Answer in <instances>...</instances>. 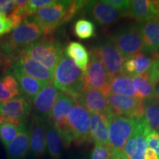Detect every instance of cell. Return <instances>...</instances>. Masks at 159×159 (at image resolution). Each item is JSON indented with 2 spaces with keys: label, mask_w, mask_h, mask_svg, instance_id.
Listing matches in <instances>:
<instances>
[{
  "label": "cell",
  "mask_w": 159,
  "mask_h": 159,
  "mask_svg": "<svg viewBox=\"0 0 159 159\" xmlns=\"http://www.w3.org/2000/svg\"><path fill=\"white\" fill-rule=\"evenodd\" d=\"M109 118V143L113 151H123L127 141L132 134L134 119H130L110 112Z\"/></svg>",
  "instance_id": "30bf717a"
},
{
  "label": "cell",
  "mask_w": 159,
  "mask_h": 159,
  "mask_svg": "<svg viewBox=\"0 0 159 159\" xmlns=\"http://www.w3.org/2000/svg\"><path fill=\"white\" fill-rule=\"evenodd\" d=\"M107 98L109 109L113 114L130 119L144 116V100L113 93H111Z\"/></svg>",
  "instance_id": "7c38bea8"
},
{
  "label": "cell",
  "mask_w": 159,
  "mask_h": 159,
  "mask_svg": "<svg viewBox=\"0 0 159 159\" xmlns=\"http://www.w3.org/2000/svg\"><path fill=\"white\" fill-rule=\"evenodd\" d=\"M57 0H29L27 11L30 16L35 14L38 11L43 7L49 6L56 2Z\"/></svg>",
  "instance_id": "e575fe53"
},
{
  "label": "cell",
  "mask_w": 159,
  "mask_h": 159,
  "mask_svg": "<svg viewBox=\"0 0 159 159\" xmlns=\"http://www.w3.org/2000/svg\"><path fill=\"white\" fill-rule=\"evenodd\" d=\"M13 30L11 21L5 15L0 13V39L4 35Z\"/></svg>",
  "instance_id": "8d00e7d4"
},
{
  "label": "cell",
  "mask_w": 159,
  "mask_h": 159,
  "mask_svg": "<svg viewBox=\"0 0 159 159\" xmlns=\"http://www.w3.org/2000/svg\"><path fill=\"white\" fill-rule=\"evenodd\" d=\"M85 6L94 21L102 26L110 25L125 15L122 11L104 1H89Z\"/></svg>",
  "instance_id": "e0dca14e"
},
{
  "label": "cell",
  "mask_w": 159,
  "mask_h": 159,
  "mask_svg": "<svg viewBox=\"0 0 159 159\" xmlns=\"http://www.w3.org/2000/svg\"><path fill=\"white\" fill-rule=\"evenodd\" d=\"M133 83L137 93L143 100L154 98L156 87L152 84L147 72L132 76Z\"/></svg>",
  "instance_id": "83f0119b"
},
{
  "label": "cell",
  "mask_w": 159,
  "mask_h": 159,
  "mask_svg": "<svg viewBox=\"0 0 159 159\" xmlns=\"http://www.w3.org/2000/svg\"><path fill=\"white\" fill-rule=\"evenodd\" d=\"M43 37L42 30L32 18L0 39V55L13 63L25 49Z\"/></svg>",
  "instance_id": "7a4b0ae2"
},
{
  "label": "cell",
  "mask_w": 159,
  "mask_h": 159,
  "mask_svg": "<svg viewBox=\"0 0 159 159\" xmlns=\"http://www.w3.org/2000/svg\"><path fill=\"white\" fill-rule=\"evenodd\" d=\"M151 56L152 58V63L146 72L148 73L150 82L155 87H156L159 83V52L151 55Z\"/></svg>",
  "instance_id": "836d02e7"
},
{
  "label": "cell",
  "mask_w": 159,
  "mask_h": 159,
  "mask_svg": "<svg viewBox=\"0 0 159 159\" xmlns=\"http://www.w3.org/2000/svg\"><path fill=\"white\" fill-rule=\"evenodd\" d=\"M144 159H158V156L152 149L148 148L145 152Z\"/></svg>",
  "instance_id": "7bdbcfd3"
},
{
  "label": "cell",
  "mask_w": 159,
  "mask_h": 159,
  "mask_svg": "<svg viewBox=\"0 0 159 159\" xmlns=\"http://www.w3.org/2000/svg\"><path fill=\"white\" fill-rule=\"evenodd\" d=\"M154 98H156L159 100V83L156 85V91H155Z\"/></svg>",
  "instance_id": "bcb514c9"
},
{
  "label": "cell",
  "mask_w": 159,
  "mask_h": 159,
  "mask_svg": "<svg viewBox=\"0 0 159 159\" xmlns=\"http://www.w3.org/2000/svg\"><path fill=\"white\" fill-rule=\"evenodd\" d=\"M46 150L51 159H61L63 149L66 148L64 141L59 133L47 122L46 130Z\"/></svg>",
  "instance_id": "cb8c5ba5"
},
{
  "label": "cell",
  "mask_w": 159,
  "mask_h": 159,
  "mask_svg": "<svg viewBox=\"0 0 159 159\" xmlns=\"http://www.w3.org/2000/svg\"><path fill=\"white\" fill-rule=\"evenodd\" d=\"M46 130L47 122L33 117L30 126V156L33 159H39L46 152Z\"/></svg>",
  "instance_id": "5bb4252c"
},
{
  "label": "cell",
  "mask_w": 159,
  "mask_h": 159,
  "mask_svg": "<svg viewBox=\"0 0 159 159\" xmlns=\"http://www.w3.org/2000/svg\"><path fill=\"white\" fill-rule=\"evenodd\" d=\"M110 90L113 94L141 99L133 83L132 76L128 75H117L113 77L111 81Z\"/></svg>",
  "instance_id": "d4e9b609"
},
{
  "label": "cell",
  "mask_w": 159,
  "mask_h": 159,
  "mask_svg": "<svg viewBox=\"0 0 159 159\" xmlns=\"http://www.w3.org/2000/svg\"><path fill=\"white\" fill-rule=\"evenodd\" d=\"M134 57L137 63L136 70L134 75H139L146 72L152 63V56H147L141 52L135 55Z\"/></svg>",
  "instance_id": "1f68e13d"
},
{
  "label": "cell",
  "mask_w": 159,
  "mask_h": 159,
  "mask_svg": "<svg viewBox=\"0 0 159 159\" xmlns=\"http://www.w3.org/2000/svg\"><path fill=\"white\" fill-rule=\"evenodd\" d=\"M65 53L75 61L83 72L85 73L90 61V55L82 43L75 41L69 43L65 49Z\"/></svg>",
  "instance_id": "484cf974"
},
{
  "label": "cell",
  "mask_w": 159,
  "mask_h": 159,
  "mask_svg": "<svg viewBox=\"0 0 159 159\" xmlns=\"http://www.w3.org/2000/svg\"><path fill=\"white\" fill-rule=\"evenodd\" d=\"M12 63L8 62L6 61H0V77L5 74L7 69L10 68Z\"/></svg>",
  "instance_id": "b9f144b4"
},
{
  "label": "cell",
  "mask_w": 159,
  "mask_h": 159,
  "mask_svg": "<svg viewBox=\"0 0 159 159\" xmlns=\"http://www.w3.org/2000/svg\"><path fill=\"white\" fill-rule=\"evenodd\" d=\"M144 117L151 129L159 130V100L151 98L144 100Z\"/></svg>",
  "instance_id": "f1b7e54d"
},
{
  "label": "cell",
  "mask_w": 159,
  "mask_h": 159,
  "mask_svg": "<svg viewBox=\"0 0 159 159\" xmlns=\"http://www.w3.org/2000/svg\"><path fill=\"white\" fill-rule=\"evenodd\" d=\"M63 52L61 43L49 36L43 37L29 46L21 54L27 55L54 72Z\"/></svg>",
  "instance_id": "277c9868"
},
{
  "label": "cell",
  "mask_w": 159,
  "mask_h": 159,
  "mask_svg": "<svg viewBox=\"0 0 159 159\" xmlns=\"http://www.w3.org/2000/svg\"><path fill=\"white\" fill-rule=\"evenodd\" d=\"M111 78L102 63L94 50L90 53V61L85 71V86L97 89L108 97L111 94L110 84Z\"/></svg>",
  "instance_id": "8fae6325"
},
{
  "label": "cell",
  "mask_w": 159,
  "mask_h": 159,
  "mask_svg": "<svg viewBox=\"0 0 159 159\" xmlns=\"http://www.w3.org/2000/svg\"><path fill=\"white\" fill-rule=\"evenodd\" d=\"M147 142L149 148L152 149L159 156V134L157 130L151 129L147 137Z\"/></svg>",
  "instance_id": "d590c367"
},
{
  "label": "cell",
  "mask_w": 159,
  "mask_h": 159,
  "mask_svg": "<svg viewBox=\"0 0 159 159\" xmlns=\"http://www.w3.org/2000/svg\"><path fill=\"white\" fill-rule=\"evenodd\" d=\"M69 159H85V158L80 153H73L69 156Z\"/></svg>",
  "instance_id": "f6af8a7d"
},
{
  "label": "cell",
  "mask_w": 159,
  "mask_h": 159,
  "mask_svg": "<svg viewBox=\"0 0 159 159\" xmlns=\"http://www.w3.org/2000/svg\"><path fill=\"white\" fill-rule=\"evenodd\" d=\"M112 159H129L124 151H113Z\"/></svg>",
  "instance_id": "ee69618b"
},
{
  "label": "cell",
  "mask_w": 159,
  "mask_h": 159,
  "mask_svg": "<svg viewBox=\"0 0 159 159\" xmlns=\"http://www.w3.org/2000/svg\"><path fill=\"white\" fill-rule=\"evenodd\" d=\"M113 150L109 145L95 144L90 159H112Z\"/></svg>",
  "instance_id": "d6a6232c"
},
{
  "label": "cell",
  "mask_w": 159,
  "mask_h": 159,
  "mask_svg": "<svg viewBox=\"0 0 159 159\" xmlns=\"http://www.w3.org/2000/svg\"><path fill=\"white\" fill-rule=\"evenodd\" d=\"M158 134H159V130H158Z\"/></svg>",
  "instance_id": "7dc6e473"
},
{
  "label": "cell",
  "mask_w": 159,
  "mask_h": 159,
  "mask_svg": "<svg viewBox=\"0 0 159 159\" xmlns=\"http://www.w3.org/2000/svg\"><path fill=\"white\" fill-rule=\"evenodd\" d=\"M21 122L0 115V141L6 148L16 138Z\"/></svg>",
  "instance_id": "4316f807"
},
{
  "label": "cell",
  "mask_w": 159,
  "mask_h": 159,
  "mask_svg": "<svg viewBox=\"0 0 159 159\" xmlns=\"http://www.w3.org/2000/svg\"><path fill=\"white\" fill-rule=\"evenodd\" d=\"M32 101L21 94L7 102L0 103V115L10 117L20 122H25L30 115Z\"/></svg>",
  "instance_id": "2e32d148"
},
{
  "label": "cell",
  "mask_w": 159,
  "mask_h": 159,
  "mask_svg": "<svg viewBox=\"0 0 159 159\" xmlns=\"http://www.w3.org/2000/svg\"><path fill=\"white\" fill-rule=\"evenodd\" d=\"M93 50L102 63L111 79L117 75H125L123 68L124 59L112 38H102Z\"/></svg>",
  "instance_id": "ba28073f"
},
{
  "label": "cell",
  "mask_w": 159,
  "mask_h": 159,
  "mask_svg": "<svg viewBox=\"0 0 159 159\" xmlns=\"http://www.w3.org/2000/svg\"><path fill=\"white\" fill-rule=\"evenodd\" d=\"M136 66L137 63L134 56L125 60L123 68H124L125 75H130V76H134L136 70Z\"/></svg>",
  "instance_id": "f35d334b"
},
{
  "label": "cell",
  "mask_w": 159,
  "mask_h": 159,
  "mask_svg": "<svg viewBox=\"0 0 159 159\" xmlns=\"http://www.w3.org/2000/svg\"><path fill=\"white\" fill-rule=\"evenodd\" d=\"M59 93L52 83L46 85L32 101L33 117L47 122Z\"/></svg>",
  "instance_id": "4fadbf2b"
},
{
  "label": "cell",
  "mask_w": 159,
  "mask_h": 159,
  "mask_svg": "<svg viewBox=\"0 0 159 159\" xmlns=\"http://www.w3.org/2000/svg\"><path fill=\"white\" fill-rule=\"evenodd\" d=\"M87 1L59 0L38 11L31 18L40 26L43 37L52 36L59 26L68 22L83 9Z\"/></svg>",
  "instance_id": "6da1fadb"
},
{
  "label": "cell",
  "mask_w": 159,
  "mask_h": 159,
  "mask_svg": "<svg viewBox=\"0 0 159 159\" xmlns=\"http://www.w3.org/2000/svg\"><path fill=\"white\" fill-rule=\"evenodd\" d=\"M2 83L5 87V89L10 92L12 93L16 97L21 95V91H20L19 85L17 80L14 77V75L12 74V72L9 69L6 71L5 74L0 77Z\"/></svg>",
  "instance_id": "4dcf8cb0"
},
{
  "label": "cell",
  "mask_w": 159,
  "mask_h": 159,
  "mask_svg": "<svg viewBox=\"0 0 159 159\" xmlns=\"http://www.w3.org/2000/svg\"><path fill=\"white\" fill-rule=\"evenodd\" d=\"M123 59L134 56L144 48V42L139 25H130L117 30L112 36Z\"/></svg>",
  "instance_id": "52a82bcc"
},
{
  "label": "cell",
  "mask_w": 159,
  "mask_h": 159,
  "mask_svg": "<svg viewBox=\"0 0 159 159\" xmlns=\"http://www.w3.org/2000/svg\"><path fill=\"white\" fill-rule=\"evenodd\" d=\"M77 102L76 99L64 93L60 92L56 102L47 122L56 130L64 141L66 148H69L71 139L67 126V116L69 112Z\"/></svg>",
  "instance_id": "8992f818"
},
{
  "label": "cell",
  "mask_w": 159,
  "mask_h": 159,
  "mask_svg": "<svg viewBox=\"0 0 159 159\" xmlns=\"http://www.w3.org/2000/svg\"><path fill=\"white\" fill-rule=\"evenodd\" d=\"M150 130L144 116L134 119L132 134L124 148V152L129 159H144L145 152L148 149L147 137Z\"/></svg>",
  "instance_id": "9c48e42d"
},
{
  "label": "cell",
  "mask_w": 159,
  "mask_h": 159,
  "mask_svg": "<svg viewBox=\"0 0 159 159\" xmlns=\"http://www.w3.org/2000/svg\"><path fill=\"white\" fill-rule=\"evenodd\" d=\"M139 25L144 42L143 52L151 55L158 52L159 18L142 22Z\"/></svg>",
  "instance_id": "7402d4cb"
},
{
  "label": "cell",
  "mask_w": 159,
  "mask_h": 159,
  "mask_svg": "<svg viewBox=\"0 0 159 159\" xmlns=\"http://www.w3.org/2000/svg\"><path fill=\"white\" fill-rule=\"evenodd\" d=\"M7 159H26L30 153V126L21 122L19 131L12 142L6 148Z\"/></svg>",
  "instance_id": "d6986e66"
},
{
  "label": "cell",
  "mask_w": 159,
  "mask_h": 159,
  "mask_svg": "<svg viewBox=\"0 0 159 159\" xmlns=\"http://www.w3.org/2000/svg\"><path fill=\"white\" fill-rule=\"evenodd\" d=\"M14 8V0H0V13L9 16Z\"/></svg>",
  "instance_id": "ab89813d"
},
{
  "label": "cell",
  "mask_w": 159,
  "mask_h": 159,
  "mask_svg": "<svg viewBox=\"0 0 159 159\" xmlns=\"http://www.w3.org/2000/svg\"><path fill=\"white\" fill-rule=\"evenodd\" d=\"M85 73L63 51L55 69L52 84L60 92L76 99L85 86Z\"/></svg>",
  "instance_id": "3957f363"
},
{
  "label": "cell",
  "mask_w": 159,
  "mask_h": 159,
  "mask_svg": "<svg viewBox=\"0 0 159 159\" xmlns=\"http://www.w3.org/2000/svg\"><path fill=\"white\" fill-rule=\"evenodd\" d=\"M74 32L80 39H89L95 35V25L86 19H79L75 24Z\"/></svg>",
  "instance_id": "f546056e"
},
{
  "label": "cell",
  "mask_w": 159,
  "mask_h": 159,
  "mask_svg": "<svg viewBox=\"0 0 159 159\" xmlns=\"http://www.w3.org/2000/svg\"><path fill=\"white\" fill-rule=\"evenodd\" d=\"M105 3L111 5L115 8L118 9L119 11H122V13H126L130 7V1L129 0H103Z\"/></svg>",
  "instance_id": "74e56055"
},
{
  "label": "cell",
  "mask_w": 159,
  "mask_h": 159,
  "mask_svg": "<svg viewBox=\"0 0 159 159\" xmlns=\"http://www.w3.org/2000/svg\"><path fill=\"white\" fill-rule=\"evenodd\" d=\"M91 114L78 102L75 103L67 116V126L71 142L76 146L91 142Z\"/></svg>",
  "instance_id": "5b68a950"
},
{
  "label": "cell",
  "mask_w": 159,
  "mask_h": 159,
  "mask_svg": "<svg viewBox=\"0 0 159 159\" xmlns=\"http://www.w3.org/2000/svg\"><path fill=\"white\" fill-rule=\"evenodd\" d=\"M14 97H16L15 95H13L5 89V87L2 83L1 80H0V103L7 102V101L14 98Z\"/></svg>",
  "instance_id": "60d3db41"
},
{
  "label": "cell",
  "mask_w": 159,
  "mask_h": 159,
  "mask_svg": "<svg viewBox=\"0 0 159 159\" xmlns=\"http://www.w3.org/2000/svg\"><path fill=\"white\" fill-rule=\"evenodd\" d=\"M8 69L16 78L19 85L21 94L31 101H33L35 97L47 85L41 81L25 74L14 63H12Z\"/></svg>",
  "instance_id": "44dd1931"
},
{
  "label": "cell",
  "mask_w": 159,
  "mask_h": 159,
  "mask_svg": "<svg viewBox=\"0 0 159 159\" xmlns=\"http://www.w3.org/2000/svg\"><path fill=\"white\" fill-rule=\"evenodd\" d=\"M125 15L141 22L159 18L158 1L133 0Z\"/></svg>",
  "instance_id": "ffe728a7"
},
{
  "label": "cell",
  "mask_w": 159,
  "mask_h": 159,
  "mask_svg": "<svg viewBox=\"0 0 159 159\" xmlns=\"http://www.w3.org/2000/svg\"><path fill=\"white\" fill-rule=\"evenodd\" d=\"M13 63L17 66L25 74L41 81L45 85H47L52 83L54 72L27 55H19V57L13 61Z\"/></svg>",
  "instance_id": "9a60e30c"
},
{
  "label": "cell",
  "mask_w": 159,
  "mask_h": 159,
  "mask_svg": "<svg viewBox=\"0 0 159 159\" xmlns=\"http://www.w3.org/2000/svg\"><path fill=\"white\" fill-rule=\"evenodd\" d=\"M76 101L90 113L104 114L111 112L108 98L95 89L84 87L82 92L77 97Z\"/></svg>",
  "instance_id": "ac0fdd59"
},
{
  "label": "cell",
  "mask_w": 159,
  "mask_h": 159,
  "mask_svg": "<svg viewBox=\"0 0 159 159\" xmlns=\"http://www.w3.org/2000/svg\"><path fill=\"white\" fill-rule=\"evenodd\" d=\"M109 113H90L91 139L95 144H103L110 146L108 139Z\"/></svg>",
  "instance_id": "603a6c76"
}]
</instances>
